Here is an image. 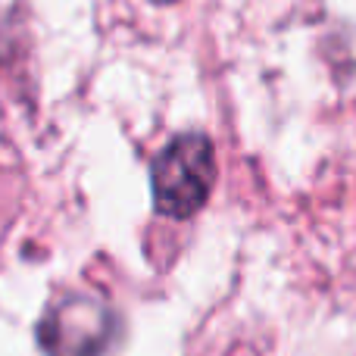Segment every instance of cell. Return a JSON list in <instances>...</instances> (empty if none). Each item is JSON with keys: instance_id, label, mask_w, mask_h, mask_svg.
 Segmentation results:
<instances>
[{"instance_id": "obj_3", "label": "cell", "mask_w": 356, "mask_h": 356, "mask_svg": "<svg viewBox=\"0 0 356 356\" xmlns=\"http://www.w3.org/2000/svg\"><path fill=\"white\" fill-rule=\"evenodd\" d=\"M154 3H172V0H154Z\"/></svg>"}, {"instance_id": "obj_2", "label": "cell", "mask_w": 356, "mask_h": 356, "mask_svg": "<svg viewBox=\"0 0 356 356\" xmlns=\"http://www.w3.org/2000/svg\"><path fill=\"white\" fill-rule=\"evenodd\" d=\"M113 313L85 297L56 303L41 322V347L47 356H100L113 341Z\"/></svg>"}, {"instance_id": "obj_1", "label": "cell", "mask_w": 356, "mask_h": 356, "mask_svg": "<svg viewBox=\"0 0 356 356\" xmlns=\"http://www.w3.org/2000/svg\"><path fill=\"white\" fill-rule=\"evenodd\" d=\"M216 181L213 144L200 131L178 135L154 160V203L169 219H188L207 203Z\"/></svg>"}]
</instances>
